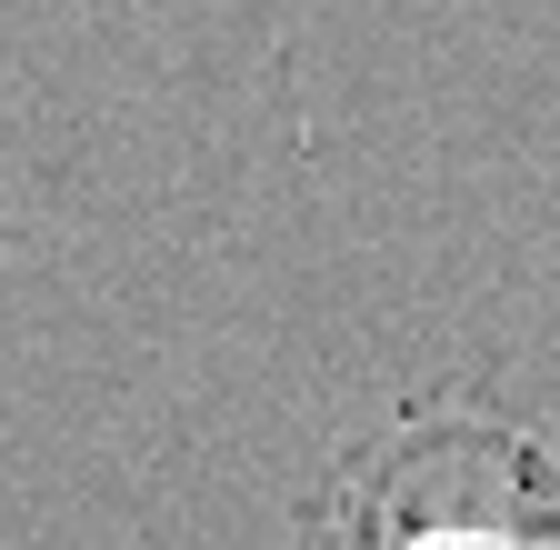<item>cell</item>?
Masks as SVG:
<instances>
[{
	"instance_id": "cell-1",
	"label": "cell",
	"mask_w": 560,
	"mask_h": 550,
	"mask_svg": "<svg viewBox=\"0 0 560 550\" xmlns=\"http://www.w3.org/2000/svg\"><path fill=\"white\" fill-rule=\"evenodd\" d=\"M410 550H521V540H501V530H431V540H410Z\"/></svg>"
}]
</instances>
